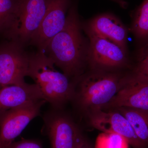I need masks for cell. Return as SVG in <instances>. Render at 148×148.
<instances>
[{
	"label": "cell",
	"mask_w": 148,
	"mask_h": 148,
	"mask_svg": "<svg viewBox=\"0 0 148 148\" xmlns=\"http://www.w3.org/2000/svg\"><path fill=\"white\" fill-rule=\"evenodd\" d=\"M82 24L77 5H71L64 28L51 40L45 51L55 66L75 80L83 75L87 65L89 43L83 36Z\"/></svg>",
	"instance_id": "cell-1"
},
{
	"label": "cell",
	"mask_w": 148,
	"mask_h": 148,
	"mask_svg": "<svg viewBox=\"0 0 148 148\" xmlns=\"http://www.w3.org/2000/svg\"><path fill=\"white\" fill-rule=\"evenodd\" d=\"M53 61L43 51L30 54L27 76L34 81L44 99L59 109L74 99L76 82L70 81L64 73L54 68Z\"/></svg>",
	"instance_id": "cell-2"
},
{
	"label": "cell",
	"mask_w": 148,
	"mask_h": 148,
	"mask_svg": "<svg viewBox=\"0 0 148 148\" xmlns=\"http://www.w3.org/2000/svg\"><path fill=\"white\" fill-rule=\"evenodd\" d=\"M127 74L122 72L91 71L76 80L78 89L75 90V99L82 110L103 108L116 95L127 79Z\"/></svg>",
	"instance_id": "cell-3"
},
{
	"label": "cell",
	"mask_w": 148,
	"mask_h": 148,
	"mask_svg": "<svg viewBox=\"0 0 148 148\" xmlns=\"http://www.w3.org/2000/svg\"><path fill=\"white\" fill-rule=\"evenodd\" d=\"M87 65L91 71L121 72L130 66L127 51L109 40L89 31Z\"/></svg>",
	"instance_id": "cell-4"
},
{
	"label": "cell",
	"mask_w": 148,
	"mask_h": 148,
	"mask_svg": "<svg viewBox=\"0 0 148 148\" xmlns=\"http://www.w3.org/2000/svg\"><path fill=\"white\" fill-rule=\"evenodd\" d=\"M24 47L13 41L0 47V89L25 83L24 77L27 76L30 54Z\"/></svg>",
	"instance_id": "cell-5"
},
{
	"label": "cell",
	"mask_w": 148,
	"mask_h": 148,
	"mask_svg": "<svg viewBox=\"0 0 148 148\" xmlns=\"http://www.w3.org/2000/svg\"><path fill=\"white\" fill-rule=\"evenodd\" d=\"M71 5V0H49L45 15L29 44L45 52L51 40L65 26Z\"/></svg>",
	"instance_id": "cell-6"
},
{
	"label": "cell",
	"mask_w": 148,
	"mask_h": 148,
	"mask_svg": "<svg viewBox=\"0 0 148 148\" xmlns=\"http://www.w3.org/2000/svg\"><path fill=\"white\" fill-rule=\"evenodd\" d=\"M49 0H21L18 18L10 36L12 41L29 44L45 15Z\"/></svg>",
	"instance_id": "cell-7"
},
{
	"label": "cell",
	"mask_w": 148,
	"mask_h": 148,
	"mask_svg": "<svg viewBox=\"0 0 148 148\" xmlns=\"http://www.w3.org/2000/svg\"><path fill=\"white\" fill-rule=\"evenodd\" d=\"M45 100L4 112L0 119V148H7L32 120L39 115Z\"/></svg>",
	"instance_id": "cell-8"
},
{
	"label": "cell",
	"mask_w": 148,
	"mask_h": 148,
	"mask_svg": "<svg viewBox=\"0 0 148 148\" xmlns=\"http://www.w3.org/2000/svg\"><path fill=\"white\" fill-rule=\"evenodd\" d=\"M91 126L103 132L115 133L124 137L133 148H146L125 117L114 110L97 109L87 113Z\"/></svg>",
	"instance_id": "cell-9"
},
{
	"label": "cell",
	"mask_w": 148,
	"mask_h": 148,
	"mask_svg": "<svg viewBox=\"0 0 148 148\" xmlns=\"http://www.w3.org/2000/svg\"><path fill=\"white\" fill-rule=\"evenodd\" d=\"M52 115L47 124L52 148H77L84 136L78 126L66 115Z\"/></svg>",
	"instance_id": "cell-10"
},
{
	"label": "cell",
	"mask_w": 148,
	"mask_h": 148,
	"mask_svg": "<svg viewBox=\"0 0 148 148\" xmlns=\"http://www.w3.org/2000/svg\"><path fill=\"white\" fill-rule=\"evenodd\" d=\"M126 107L148 112V81L132 78L127 74L123 86L103 110Z\"/></svg>",
	"instance_id": "cell-11"
},
{
	"label": "cell",
	"mask_w": 148,
	"mask_h": 148,
	"mask_svg": "<svg viewBox=\"0 0 148 148\" xmlns=\"http://www.w3.org/2000/svg\"><path fill=\"white\" fill-rule=\"evenodd\" d=\"M84 31H89L109 40L127 51V30L118 17L104 13L82 24Z\"/></svg>",
	"instance_id": "cell-12"
},
{
	"label": "cell",
	"mask_w": 148,
	"mask_h": 148,
	"mask_svg": "<svg viewBox=\"0 0 148 148\" xmlns=\"http://www.w3.org/2000/svg\"><path fill=\"white\" fill-rule=\"evenodd\" d=\"M45 100L36 84L24 83L12 85L0 89V112Z\"/></svg>",
	"instance_id": "cell-13"
},
{
	"label": "cell",
	"mask_w": 148,
	"mask_h": 148,
	"mask_svg": "<svg viewBox=\"0 0 148 148\" xmlns=\"http://www.w3.org/2000/svg\"><path fill=\"white\" fill-rule=\"evenodd\" d=\"M110 110L118 111L125 117L140 142L145 147L148 148V112L126 107Z\"/></svg>",
	"instance_id": "cell-14"
},
{
	"label": "cell",
	"mask_w": 148,
	"mask_h": 148,
	"mask_svg": "<svg viewBox=\"0 0 148 148\" xmlns=\"http://www.w3.org/2000/svg\"><path fill=\"white\" fill-rule=\"evenodd\" d=\"M21 0H0V33L9 37L18 18Z\"/></svg>",
	"instance_id": "cell-15"
},
{
	"label": "cell",
	"mask_w": 148,
	"mask_h": 148,
	"mask_svg": "<svg viewBox=\"0 0 148 148\" xmlns=\"http://www.w3.org/2000/svg\"><path fill=\"white\" fill-rule=\"evenodd\" d=\"M131 29L138 40L144 44L148 41V0H143L133 12Z\"/></svg>",
	"instance_id": "cell-16"
},
{
	"label": "cell",
	"mask_w": 148,
	"mask_h": 148,
	"mask_svg": "<svg viewBox=\"0 0 148 148\" xmlns=\"http://www.w3.org/2000/svg\"><path fill=\"white\" fill-rule=\"evenodd\" d=\"M127 140L119 134L102 132L96 140L95 148H128Z\"/></svg>",
	"instance_id": "cell-17"
},
{
	"label": "cell",
	"mask_w": 148,
	"mask_h": 148,
	"mask_svg": "<svg viewBox=\"0 0 148 148\" xmlns=\"http://www.w3.org/2000/svg\"><path fill=\"white\" fill-rule=\"evenodd\" d=\"M130 77L140 80L148 81V54L139 56V61Z\"/></svg>",
	"instance_id": "cell-18"
},
{
	"label": "cell",
	"mask_w": 148,
	"mask_h": 148,
	"mask_svg": "<svg viewBox=\"0 0 148 148\" xmlns=\"http://www.w3.org/2000/svg\"><path fill=\"white\" fill-rule=\"evenodd\" d=\"M7 148H42L39 143L31 140H22L13 143Z\"/></svg>",
	"instance_id": "cell-19"
},
{
	"label": "cell",
	"mask_w": 148,
	"mask_h": 148,
	"mask_svg": "<svg viewBox=\"0 0 148 148\" xmlns=\"http://www.w3.org/2000/svg\"><path fill=\"white\" fill-rule=\"evenodd\" d=\"M77 148H95L88 139L84 136Z\"/></svg>",
	"instance_id": "cell-20"
},
{
	"label": "cell",
	"mask_w": 148,
	"mask_h": 148,
	"mask_svg": "<svg viewBox=\"0 0 148 148\" xmlns=\"http://www.w3.org/2000/svg\"><path fill=\"white\" fill-rule=\"evenodd\" d=\"M148 54V41L144 44V45L140 49L138 56H139Z\"/></svg>",
	"instance_id": "cell-21"
},
{
	"label": "cell",
	"mask_w": 148,
	"mask_h": 148,
	"mask_svg": "<svg viewBox=\"0 0 148 148\" xmlns=\"http://www.w3.org/2000/svg\"><path fill=\"white\" fill-rule=\"evenodd\" d=\"M111 1L117 3L122 8H126L128 5V3L125 0H111Z\"/></svg>",
	"instance_id": "cell-22"
}]
</instances>
